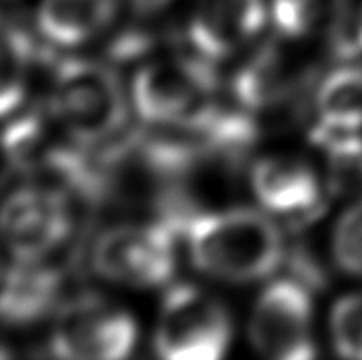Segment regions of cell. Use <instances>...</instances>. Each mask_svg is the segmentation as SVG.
<instances>
[{
	"mask_svg": "<svg viewBox=\"0 0 362 360\" xmlns=\"http://www.w3.org/2000/svg\"><path fill=\"white\" fill-rule=\"evenodd\" d=\"M186 243L202 273L230 283L264 279L283 260L279 227L264 211L246 207L196 215L186 231Z\"/></svg>",
	"mask_w": 362,
	"mask_h": 360,
	"instance_id": "cell-1",
	"label": "cell"
},
{
	"mask_svg": "<svg viewBox=\"0 0 362 360\" xmlns=\"http://www.w3.org/2000/svg\"><path fill=\"white\" fill-rule=\"evenodd\" d=\"M49 110L81 146L105 144L122 130L128 101L115 70L88 59L60 62L52 76Z\"/></svg>",
	"mask_w": 362,
	"mask_h": 360,
	"instance_id": "cell-2",
	"label": "cell"
},
{
	"mask_svg": "<svg viewBox=\"0 0 362 360\" xmlns=\"http://www.w3.org/2000/svg\"><path fill=\"white\" fill-rule=\"evenodd\" d=\"M206 57L149 62L136 74L132 103L157 128H204L214 117L215 78Z\"/></svg>",
	"mask_w": 362,
	"mask_h": 360,
	"instance_id": "cell-3",
	"label": "cell"
},
{
	"mask_svg": "<svg viewBox=\"0 0 362 360\" xmlns=\"http://www.w3.org/2000/svg\"><path fill=\"white\" fill-rule=\"evenodd\" d=\"M230 341V318L221 301L204 289H170L157 316L156 351L167 360H217Z\"/></svg>",
	"mask_w": 362,
	"mask_h": 360,
	"instance_id": "cell-4",
	"label": "cell"
},
{
	"mask_svg": "<svg viewBox=\"0 0 362 360\" xmlns=\"http://www.w3.org/2000/svg\"><path fill=\"white\" fill-rule=\"evenodd\" d=\"M138 337L134 318L99 294H81L60 308L51 335L52 353L72 360H119Z\"/></svg>",
	"mask_w": 362,
	"mask_h": 360,
	"instance_id": "cell-5",
	"label": "cell"
},
{
	"mask_svg": "<svg viewBox=\"0 0 362 360\" xmlns=\"http://www.w3.org/2000/svg\"><path fill=\"white\" fill-rule=\"evenodd\" d=\"M91 262L105 279L126 287L149 289L173 277L177 252L165 225L134 223L105 231L93 246Z\"/></svg>",
	"mask_w": 362,
	"mask_h": 360,
	"instance_id": "cell-6",
	"label": "cell"
},
{
	"mask_svg": "<svg viewBox=\"0 0 362 360\" xmlns=\"http://www.w3.org/2000/svg\"><path fill=\"white\" fill-rule=\"evenodd\" d=\"M70 227L68 196L52 184L22 186L0 206V240L16 260L49 257L66 240Z\"/></svg>",
	"mask_w": 362,
	"mask_h": 360,
	"instance_id": "cell-7",
	"label": "cell"
},
{
	"mask_svg": "<svg viewBox=\"0 0 362 360\" xmlns=\"http://www.w3.org/2000/svg\"><path fill=\"white\" fill-rule=\"evenodd\" d=\"M252 347L274 360H306L316 354L312 337V298L293 279L264 289L248 324Z\"/></svg>",
	"mask_w": 362,
	"mask_h": 360,
	"instance_id": "cell-8",
	"label": "cell"
},
{
	"mask_svg": "<svg viewBox=\"0 0 362 360\" xmlns=\"http://www.w3.org/2000/svg\"><path fill=\"white\" fill-rule=\"evenodd\" d=\"M267 0H194L188 33L207 60L229 57L258 35Z\"/></svg>",
	"mask_w": 362,
	"mask_h": 360,
	"instance_id": "cell-9",
	"label": "cell"
},
{
	"mask_svg": "<svg viewBox=\"0 0 362 360\" xmlns=\"http://www.w3.org/2000/svg\"><path fill=\"white\" fill-rule=\"evenodd\" d=\"M254 196L266 211L296 217L320 204V178L310 165L288 155L259 159L250 173Z\"/></svg>",
	"mask_w": 362,
	"mask_h": 360,
	"instance_id": "cell-10",
	"label": "cell"
},
{
	"mask_svg": "<svg viewBox=\"0 0 362 360\" xmlns=\"http://www.w3.org/2000/svg\"><path fill=\"white\" fill-rule=\"evenodd\" d=\"M60 291L62 272L49 257L16 260L0 283V324H35L54 310Z\"/></svg>",
	"mask_w": 362,
	"mask_h": 360,
	"instance_id": "cell-11",
	"label": "cell"
},
{
	"mask_svg": "<svg viewBox=\"0 0 362 360\" xmlns=\"http://www.w3.org/2000/svg\"><path fill=\"white\" fill-rule=\"evenodd\" d=\"M117 0H41L37 22L49 41L78 47L101 35L112 22Z\"/></svg>",
	"mask_w": 362,
	"mask_h": 360,
	"instance_id": "cell-12",
	"label": "cell"
},
{
	"mask_svg": "<svg viewBox=\"0 0 362 360\" xmlns=\"http://www.w3.org/2000/svg\"><path fill=\"white\" fill-rule=\"evenodd\" d=\"M318 136L358 134L362 130V66H341L320 86L316 97Z\"/></svg>",
	"mask_w": 362,
	"mask_h": 360,
	"instance_id": "cell-13",
	"label": "cell"
},
{
	"mask_svg": "<svg viewBox=\"0 0 362 360\" xmlns=\"http://www.w3.org/2000/svg\"><path fill=\"white\" fill-rule=\"evenodd\" d=\"M345 4V0H267V10L281 35L320 39L343 25Z\"/></svg>",
	"mask_w": 362,
	"mask_h": 360,
	"instance_id": "cell-14",
	"label": "cell"
},
{
	"mask_svg": "<svg viewBox=\"0 0 362 360\" xmlns=\"http://www.w3.org/2000/svg\"><path fill=\"white\" fill-rule=\"evenodd\" d=\"M33 62L28 33L0 12V117L12 115L22 103Z\"/></svg>",
	"mask_w": 362,
	"mask_h": 360,
	"instance_id": "cell-15",
	"label": "cell"
},
{
	"mask_svg": "<svg viewBox=\"0 0 362 360\" xmlns=\"http://www.w3.org/2000/svg\"><path fill=\"white\" fill-rule=\"evenodd\" d=\"M329 331L337 353L362 360V293L347 294L333 306Z\"/></svg>",
	"mask_w": 362,
	"mask_h": 360,
	"instance_id": "cell-16",
	"label": "cell"
},
{
	"mask_svg": "<svg viewBox=\"0 0 362 360\" xmlns=\"http://www.w3.org/2000/svg\"><path fill=\"white\" fill-rule=\"evenodd\" d=\"M333 256L345 272L362 275V198L337 223L333 233Z\"/></svg>",
	"mask_w": 362,
	"mask_h": 360,
	"instance_id": "cell-17",
	"label": "cell"
},
{
	"mask_svg": "<svg viewBox=\"0 0 362 360\" xmlns=\"http://www.w3.org/2000/svg\"><path fill=\"white\" fill-rule=\"evenodd\" d=\"M170 0H130L138 14H156L169 4Z\"/></svg>",
	"mask_w": 362,
	"mask_h": 360,
	"instance_id": "cell-18",
	"label": "cell"
},
{
	"mask_svg": "<svg viewBox=\"0 0 362 360\" xmlns=\"http://www.w3.org/2000/svg\"><path fill=\"white\" fill-rule=\"evenodd\" d=\"M358 43L362 45V14H361V20H358Z\"/></svg>",
	"mask_w": 362,
	"mask_h": 360,
	"instance_id": "cell-19",
	"label": "cell"
}]
</instances>
